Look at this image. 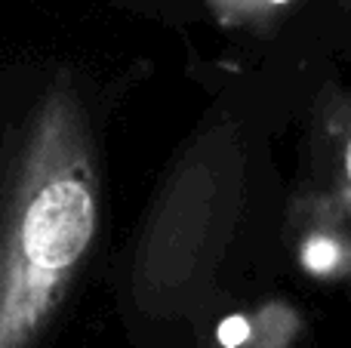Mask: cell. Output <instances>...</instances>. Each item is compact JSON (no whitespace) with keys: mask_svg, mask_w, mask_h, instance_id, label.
<instances>
[{"mask_svg":"<svg viewBox=\"0 0 351 348\" xmlns=\"http://www.w3.org/2000/svg\"><path fill=\"white\" fill-rule=\"evenodd\" d=\"M96 234L93 173L68 111L49 105L0 253V348H25Z\"/></svg>","mask_w":351,"mask_h":348,"instance_id":"obj_1","label":"cell"},{"mask_svg":"<svg viewBox=\"0 0 351 348\" xmlns=\"http://www.w3.org/2000/svg\"><path fill=\"white\" fill-rule=\"evenodd\" d=\"M346 176H348V185H351V139H348V148H346Z\"/></svg>","mask_w":351,"mask_h":348,"instance_id":"obj_2","label":"cell"}]
</instances>
